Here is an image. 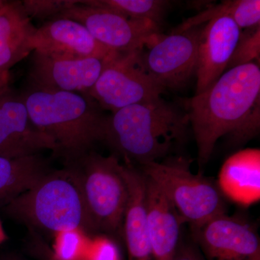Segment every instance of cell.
I'll list each match as a JSON object with an SVG mask.
<instances>
[{
  "label": "cell",
  "instance_id": "obj_26",
  "mask_svg": "<svg viewBox=\"0 0 260 260\" xmlns=\"http://www.w3.org/2000/svg\"><path fill=\"white\" fill-rule=\"evenodd\" d=\"M173 260H205L198 249L190 245L178 246L177 252Z\"/></svg>",
  "mask_w": 260,
  "mask_h": 260
},
{
  "label": "cell",
  "instance_id": "obj_28",
  "mask_svg": "<svg viewBox=\"0 0 260 260\" xmlns=\"http://www.w3.org/2000/svg\"><path fill=\"white\" fill-rule=\"evenodd\" d=\"M7 239L6 234H5L4 229H3V225L0 221V244L3 243Z\"/></svg>",
  "mask_w": 260,
  "mask_h": 260
},
{
  "label": "cell",
  "instance_id": "obj_6",
  "mask_svg": "<svg viewBox=\"0 0 260 260\" xmlns=\"http://www.w3.org/2000/svg\"><path fill=\"white\" fill-rule=\"evenodd\" d=\"M141 172L155 181L191 230L225 214L226 205L218 185L202 174H193L183 157L146 162Z\"/></svg>",
  "mask_w": 260,
  "mask_h": 260
},
{
  "label": "cell",
  "instance_id": "obj_27",
  "mask_svg": "<svg viewBox=\"0 0 260 260\" xmlns=\"http://www.w3.org/2000/svg\"><path fill=\"white\" fill-rule=\"evenodd\" d=\"M9 84V73L0 76V95H3V94L6 93L7 91L10 90Z\"/></svg>",
  "mask_w": 260,
  "mask_h": 260
},
{
  "label": "cell",
  "instance_id": "obj_15",
  "mask_svg": "<svg viewBox=\"0 0 260 260\" xmlns=\"http://www.w3.org/2000/svg\"><path fill=\"white\" fill-rule=\"evenodd\" d=\"M145 177V212L153 259L173 260L179 246L181 225L184 222L160 186Z\"/></svg>",
  "mask_w": 260,
  "mask_h": 260
},
{
  "label": "cell",
  "instance_id": "obj_20",
  "mask_svg": "<svg viewBox=\"0 0 260 260\" xmlns=\"http://www.w3.org/2000/svg\"><path fill=\"white\" fill-rule=\"evenodd\" d=\"M220 15L231 17L242 30L254 28L260 25V1L227 0L221 2L187 19L174 32L184 31L187 29L201 26L211 19Z\"/></svg>",
  "mask_w": 260,
  "mask_h": 260
},
{
  "label": "cell",
  "instance_id": "obj_3",
  "mask_svg": "<svg viewBox=\"0 0 260 260\" xmlns=\"http://www.w3.org/2000/svg\"><path fill=\"white\" fill-rule=\"evenodd\" d=\"M32 124L54 140L66 162L104 142L108 116L88 95L29 86L21 94Z\"/></svg>",
  "mask_w": 260,
  "mask_h": 260
},
{
  "label": "cell",
  "instance_id": "obj_24",
  "mask_svg": "<svg viewBox=\"0 0 260 260\" xmlns=\"http://www.w3.org/2000/svg\"><path fill=\"white\" fill-rule=\"evenodd\" d=\"M29 18L50 20L77 3L73 0H25L21 1Z\"/></svg>",
  "mask_w": 260,
  "mask_h": 260
},
{
  "label": "cell",
  "instance_id": "obj_5",
  "mask_svg": "<svg viewBox=\"0 0 260 260\" xmlns=\"http://www.w3.org/2000/svg\"><path fill=\"white\" fill-rule=\"evenodd\" d=\"M66 165L78 179L95 232H122L129 192L116 155L91 150Z\"/></svg>",
  "mask_w": 260,
  "mask_h": 260
},
{
  "label": "cell",
  "instance_id": "obj_4",
  "mask_svg": "<svg viewBox=\"0 0 260 260\" xmlns=\"http://www.w3.org/2000/svg\"><path fill=\"white\" fill-rule=\"evenodd\" d=\"M5 206L10 216L42 230L96 233L78 179L68 167L50 171Z\"/></svg>",
  "mask_w": 260,
  "mask_h": 260
},
{
  "label": "cell",
  "instance_id": "obj_8",
  "mask_svg": "<svg viewBox=\"0 0 260 260\" xmlns=\"http://www.w3.org/2000/svg\"><path fill=\"white\" fill-rule=\"evenodd\" d=\"M56 18L69 19L81 24L98 42L120 54L143 50L162 35L160 25L154 22L126 18L80 1L61 12Z\"/></svg>",
  "mask_w": 260,
  "mask_h": 260
},
{
  "label": "cell",
  "instance_id": "obj_21",
  "mask_svg": "<svg viewBox=\"0 0 260 260\" xmlns=\"http://www.w3.org/2000/svg\"><path fill=\"white\" fill-rule=\"evenodd\" d=\"M83 4L114 12L126 18L148 20L160 25L172 2L164 0H90Z\"/></svg>",
  "mask_w": 260,
  "mask_h": 260
},
{
  "label": "cell",
  "instance_id": "obj_13",
  "mask_svg": "<svg viewBox=\"0 0 260 260\" xmlns=\"http://www.w3.org/2000/svg\"><path fill=\"white\" fill-rule=\"evenodd\" d=\"M242 30L231 17L220 15L202 25L198 47L195 95L211 86L226 70Z\"/></svg>",
  "mask_w": 260,
  "mask_h": 260
},
{
  "label": "cell",
  "instance_id": "obj_22",
  "mask_svg": "<svg viewBox=\"0 0 260 260\" xmlns=\"http://www.w3.org/2000/svg\"><path fill=\"white\" fill-rule=\"evenodd\" d=\"M259 60L260 25L242 30L240 39L229 61L226 70L254 62V61H257L259 64Z\"/></svg>",
  "mask_w": 260,
  "mask_h": 260
},
{
  "label": "cell",
  "instance_id": "obj_7",
  "mask_svg": "<svg viewBox=\"0 0 260 260\" xmlns=\"http://www.w3.org/2000/svg\"><path fill=\"white\" fill-rule=\"evenodd\" d=\"M143 50L114 52L108 58L102 74L88 93L104 110L114 113L161 98L166 90L145 68Z\"/></svg>",
  "mask_w": 260,
  "mask_h": 260
},
{
  "label": "cell",
  "instance_id": "obj_29",
  "mask_svg": "<svg viewBox=\"0 0 260 260\" xmlns=\"http://www.w3.org/2000/svg\"><path fill=\"white\" fill-rule=\"evenodd\" d=\"M5 1H0V8L4 4Z\"/></svg>",
  "mask_w": 260,
  "mask_h": 260
},
{
  "label": "cell",
  "instance_id": "obj_16",
  "mask_svg": "<svg viewBox=\"0 0 260 260\" xmlns=\"http://www.w3.org/2000/svg\"><path fill=\"white\" fill-rule=\"evenodd\" d=\"M217 185L224 198L242 206L260 200V150H239L223 162Z\"/></svg>",
  "mask_w": 260,
  "mask_h": 260
},
{
  "label": "cell",
  "instance_id": "obj_11",
  "mask_svg": "<svg viewBox=\"0 0 260 260\" xmlns=\"http://www.w3.org/2000/svg\"><path fill=\"white\" fill-rule=\"evenodd\" d=\"M110 56L105 59H64L34 51L28 73L29 86L44 90L88 94Z\"/></svg>",
  "mask_w": 260,
  "mask_h": 260
},
{
  "label": "cell",
  "instance_id": "obj_1",
  "mask_svg": "<svg viewBox=\"0 0 260 260\" xmlns=\"http://www.w3.org/2000/svg\"><path fill=\"white\" fill-rule=\"evenodd\" d=\"M187 106L198 162L203 167L220 138L227 137L231 144L242 145L259 134V64L226 70L211 86L189 99Z\"/></svg>",
  "mask_w": 260,
  "mask_h": 260
},
{
  "label": "cell",
  "instance_id": "obj_30",
  "mask_svg": "<svg viewBox=\"0 0 260 260\" xmlns=\"http://www.w3.org/2000/svg\"><path fill=\"white\" fill-rule=\"evenodd\" d=\"M0 76H1V75H0Z\"/></svg>",
  "mask_w": 260,
  "mask_h": 260
},
{
  "label": "cell",
  "instance_id": "obj_10",
  "mask_svg": "<svg viewBox=\"0 0 260 260\" xmlns=\"http://www.w3.org/2000/svg\"><path fill=\"white\" fill-rule=\"evenodd\" d=\"M192 234L205 260H260L259 235L243 219L223 214Z\"/></svg>",
  "mask_w": 260,
  "mask_h": 260
},
{
  "label": "cell",
  "instance_id": "obj_25",
  "mask_svg": "<svg viewBox=\"0 0 260 260\" xmlns=\"http://www.w3.org/2000/svg\"><path fill=\"white\" fill-rule=\"evenodd\" d=\"M83 260H120L116 246L107 240H100L88 247Z\"/></svg>",
  "mask_w": 260,
  "mask_h": 260
},
{
  "label": "cell",
  "instance_id": "obj_23",
  "mask_svg": "<svg viewBox=\"0 0 260 260\" xmlns=\"http://www.w3.org/2000/svg\"><path fill=\"white\" fill-rule=\"evenodd\" d=\"M80 231H68L58 234L54 246L57 260H83L88 246Z\"/></svg>",
  "mask_w": 260,
  "mask_h": 260
},
{
  "label": "cell",
  "instance_id": "obj_14",
  "mask_svg": "<svg viewBox=\"0 0 260 260\" xmlns=\"http://www.w3.org/2000/svg\"><path fill=\"white\" fill-rule=\"evenodd\" d=\"M30 47L32 51L64 59H105L114 52L98 42L81 24L66 18L53 19L37 28Z\"/></svg>",
  "mask_w": 260,
  "mask_h": 260
},
{
  "label": "cell",
  "instance_id": "obj_9",
  "mask_svg": "<svg viewBox=\"0 0 260 260\" xmlns=\"http://www.w3.org/2000/svg\"><path fill=\"white\" fill-rule=\"evenodd\" d=\"M201 26L162 35L143 50V62L162 88L179 90L196 74L198 41Z\"/></svg>",
  "mask_w": 260,
  "mask_h": 260
},
{
  "label": "cell",
  "instance_id": "obj_12",
  "mask_svg": "<svg viewBox=\"0 0 260 260\" xmlns=\"http://www.w3.org/2000/svg\"><path fill=\"white\" fill-rule=\"evenodd\" d=\"M47 150L57 155L54 140L32 124L21 94L10 89L0 95V156L23 158Z\"/></svg>",
  "mask_w": 260,
  "mask_h": 260
},
{
  "label": "cell",
  "instance_id": "obj_19",
  "mask_svg": "<svg viewBox=\"0 0 260 260\" xmlns=\"http://www.w3.org/2000/svg\"><path fill=\"white\" fill-rule=\"evenodd\" d=\"M41 154L10 158L0 156V200L8 202L31 188L50 172Z\"/></svg>",
  "mask_w": 260,
  "mask_h": 260
},
{
  "label": "cell",
  "instance_id": "obj_2",
  "mask_svg": "<svg viewBox=\"0 0 260 260\" xmlns=\"http://www.w3.org/2000/svg\"><path fill=\"white\" fill-rule=\"evenodd\" d=\"M189 126L187 112L161 97L108 116L104 142L126 164L142 166L159 161L182 144Z\"/></svg>",
  "mask_w": 260,
  "mask_h": 260
},
{
  "label": "cell",
  "instance_id": "obj_18",
  "mask_svg": "<svg viewBox=\"0 0 260 260\" xmlns=\"http://www.w3.org/2000/svg\"><path fill=\"white\" fill-rule=\"evenodd\" d=\"M37 30L21 1H5L0 8V75L9 73L32 51L30 42Z\"/></svg>",
  "mask_w": 260,
  "mask_h": 260
},
{
  "label": "cell",
  "instance_id": "obj_17",
  "mask_svg": "<svg viewBox=\"0 0 260 260\" xmlns=\"http://www.w3.org/2000/svg\"><path fill=\"white\" fill-rule=\"evenodd\" d=\"M123 165L129 192L123 225L129 260H152L145 212V177L134 165Z\"/></svg>",
  "mask_w": 260,
  "mask_h": 260
}]
</instances>
